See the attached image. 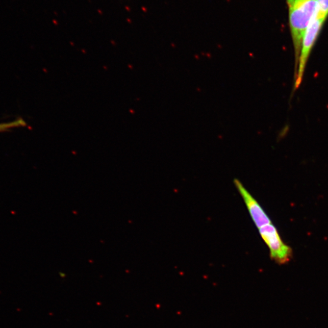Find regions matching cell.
<instances>
[{
  "mask_svg": "<svg viewBox=\"0 0 328 328\" xmlns=\"http://www.w3.org/2000/svg\"><path fill=\"white\" fill-rule=\"evenodd\" d=\"M306 1V0H286L288 6H291L296 4V3H300L301 2Z\"/></svg>",
  "mask_w": 328,
  "mask_h": 328,
  "instance_id": "obj_7",
  "label": "cell"
},
{
  "mask_svg": "<svg viewBox=\"0 0 328 328\" xmlns=\"http://www.w3.org/2000/svg\"><path fill=\"white\" fill-rule=\"evenodd\" d=\"M234 184L239 193L240 194L242 198L246 204L251 218L258 229L262 228L264 225L271 224V220H270L268 215L266 214V213L261 207L260 204L251 195L249 191L245 188L243 184L237 179L234 180Z\"/></svg>",
  "mask_w": 328,
  "mask_h": 328,
  "instance_id": "obj_4",
  "label": "cell"
},
{
  "mask_svg": "<svg viewBox=\"0 0 328 328\" xmlns=\"http://www.w3.org/2000/svg\"><path fill=\"white\" fill-rule=\"evenodd\" d=\"M325 21V19L318 17L317 12L315 11L305 32L302 41L297 72L294 77V91L297 90L300 87L309 57Z\"/></svg>",
  "mask_w": 328,
  "mask_h": 328,
  "instance_id": "obj_2",
  "label": "cell"
},
{
  "mask_svg": "<svg viewBox=\"0 0 328 328\" xmlns=\"http://www.w3.org/2000/svg\"><path fill=\"white\" fill-rule=\"evenodd\" d=\"M317 10V0H306L289 6L290 30L295 53L294 77L297 74L302 39Z\"/></svg>",
  "mask_w": 328,
  "mask_h": 328,
  "instance_id": "obj_1",
  "label": "cell"
},
{
  "mask_svg": "<svg viewBox=\"0 0 328 328\" xmlns=\"http://www.w3.org/2000/svg\"><path fill=\"white\" fill-rule=\"evenodd\" d=\"M27 123L23 119H20L10 122L0 123V133L9 131L13 129L26 127Z\"/></svg>",
  "mask_w": 328,
  "mask_h": 328,
  "instance_id": "obj_5",
  "label": "cell"
},
{
  "mask_svg": "<svg viewBox=\"0 0 328 328\" xmlns=\"http://www.w3.org/2000/svg\"><path fill=\"white\" fill-rule=\"evenodd\" d=\"M316 12L318 17L326 20L328 16V0H317Z\"/></svg>",
  "mask_w": 328,
  "mask_h": 328,
  "instance_id": "obj_6",
  "label": "cell"
},
{
  "mask_svg": "<svg viewBox=\"0 0 328 328\" xmlns=\"http://www.w3.org/2000/svg\"><path fill=\"white\" fill-rule=\"evenodd\" d=\"M259 230L261 237L269 247L272 260L279 265L291 262L293 259L292 249L283 242L274 225L272 223L267 224Z\"/></svg>",
  "mask_w": 328,
  "mask_h": 328,
  "instance_id": "obj_3",
  "label": "cell"
}]
</instances>
